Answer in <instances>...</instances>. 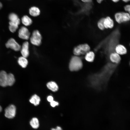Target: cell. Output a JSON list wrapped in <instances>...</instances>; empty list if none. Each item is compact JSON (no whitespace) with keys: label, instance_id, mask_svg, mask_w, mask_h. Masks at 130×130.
I'll list each match as a JSON object with an SVG mask.
<instances>
[{"label":"cell","instance_id":"obj_11","mask_svg":"<svg viewBox=\"0 0 130 130\" xmlns=\"http://www.w3.org/2000/svg\"><path fill=\"white\" fill-rule=\"evenodd\" d=\"M109 58L111 62L116 64H119L121 59L119 55L115 52L110 53Z\"/></svg>","mask_w":130,"mask_h":130},{"label":"cell","instance_id":"obj_22","mask_svg":"<svg viewBox=\"0 0 130 130\" xmlns=\"http://www.w3.org/2000/svg\"><path fill=\"white\" fill-rule=\"evenodd\" d=\"M15 82V79L13 75L11 73L8 74L7 86H12Z\"/></svg>","mask_w":130,"mask_h":130},{"label":"cell","instance_id":"obj_26","mask_svg":"<svg viewBox=\"0 0 130 130\" xmlns=\"http://www.w3.org/2000/svg\"><path fill=\"white\" fill-rule=\"evenodd\" d=\"M124 9L125 10L128 12L130 15V5L125 6L124 7Z\"/></svg>","mask_w":130,"mask_h":130},{"label":"cell","instance_id":"obj_4","mask_svg":"<svg viewBox=\"0 0 130 130\" xmlns=\"http://www.w3.org/2000/svg\"><path fill=\"white\" fill-rule=\"evenodd\" d=\"M114 17L116 21L119 24L127 22L130 20V15L128 13L117 12L115 14Z\"/></svg>","mask_w":130,"mask_h":130},{"label":"cell","instance_id":"obj_34","mask_svg":"<svg viewBox=\"0 0 130 130\" xmlns=\"http://www.w3.org/2000/svg\"><path fill=\"white\" fill-rule=\"evenodd\" d=\"M129 64H130V62Z\"/></svg>","mask_w":130,"mask_h":130},{"label":"cell","instance_id":"obj_28","mask_svg":"<svg viewBox=\"0 0 130 130\" xmlns=\"http://www.w3.org/2000/svg\"><path fill=\"white\" fill-rule=\"evenodd\" d=\"M51 130H63L61 127L57 126L55 128H52Z\"/></svg>","mask_w":130,"mask_h":130},{"label":"cell","instance_id":"obj_12","mask_svg":"<svg viewBox=\"0 0 130 130\" xmlns=\"http://www.w3.org/2000/svg\"><path fill=\"white\" fill-rule=\"evenodd\" d=\"M104 24L105 28H111L114 26V22L113 19L109 16L104 17Z\"/></svg>","mask_w":130,"mask_h":130},{"label":"cell","instance_id":"obj_32","mask_svg":"<svg viewBox=\"0 0 130 130\" xmlns=\"http://www.w3.org/2000/svg\"><path fill=\"white\" fill-rule=\"evenodd\" d=\"M123 1L125 2H127L130 1V0H122Z\"/></svg>","mask_w":130,"mask_h":130},{"label":"cell","instance_id":"obj_33","mask_svg":"<svg viewBox=\"0 0 130 130\" xmlns=\"http://www.w3.org/2000/svg\"><path fill=\"white\" fill-rule=\"evenodd\" d=\"M2 5L1 3L0 2V9L2 7Z\"/></svg>","mask_w":130,"mask_h":130},{"label":"cell","instance_id":"obj_24","mask_svg":"<svg viewBox=\"0 0 130 130\" xmlns=\"http://www.w3.org/2000/svg\"><path fill=\"white\" fill-rule=\"evenodd\" d=\"M104 17H102L98 20L97 22L98 27L101 30H103L105 28L104 24Z\"/></svg>","mask_w":130,"mask_h":130},{"label":"cell","instance_id":"obj_18","mask_svg":"<svg viewBox=\"0 0 130 130\" xmlns=\"http://www.w3.org/2000/svg\"><path fill=\"white\" fill-rule=\"evenodd\" d=\"M21 21L22 24L26 26L30 25L32 23V19L27 15L24 16L22 18Z\"/></svg>","mask_w":130,"mask_h":130},{"label":"cell","instance_id":"obj_16","mask_svg":"<svg viewBox=\"0 0 130 130\" xmlns=\"http://www.w3.org/2000/svg\"><path fill=\"white\" fill-rule=\"evenodd\" d=\"M29 123L31 127L34 129H37L39 127V120L36 117L32 118L30 120Z\"/></svg>","mask_w":130,"mask_h":130},{"label":"cell","instance_id":"obj_20","mask_svg":"<svg viewBox=\"0 0 130 130\" xmlns=\"http://www.w3.org/2000/svg\"><path fill=\"white\" fill-rule=\"evenodd\" d=\"M40 99L39 97L36 94L33 95L29 100L31 103L37 106L39 104Z\"/></svg>","mask_w":130,"mask_h":130},{"label":"cell","instance_id":"obj_10","mask_svg":"<svg viewBox=\"0 0 130 130\" xmlns=\"http://www.w3.org/2000/svg\"><path fill=\"white\" fill-rule=\"evenodd\" d=\"M21 49V52L22 56L26 58L29 54L28 42L27 41L24 42Z\"/></svg>","mask_w":130,"mask_h":130},{"label":"cell","instance_id":"obj_9","mask_svg":"<svg viewBox=\"0 0 130 130\" xmlns=\"http://www.w3.org/2000/svg\"><path fill=\"white\" fill-rule=\"evenodd\" d=\"M8 74L4 71L0 72V86L5 87L7 86Z\"/></svg>","mask_w":130,"mask_h":130},{"label":"cell","instance_id":"obj_6","mask_svg":"<svg viewBox=\"0 0 130 130\" xmlns=\"http://www.w3.org/2000/svg\"><path fill=\"white\" fill-rule=\"evenodd\" d=\"M16 110L15 106L13 104H11L5 109V116L8 118H12L15 116Z\"/></svg>","mask_w":130,"mask_h":130},{"label":"cell","instance_id":"obj_3","mask_svg":"<svg viewBox=\"0 0 130 130\" xmlns=\"http://www.w3.org/2000/svg\"><path fill=\"white\" fill-rule=\"evenodd\" d=\"M90 48L87 44L79 45L75 47L73 50V53L76 56L86 54L90 51Z\"/></svg>","mask_w":130,"mask_h":130},{"label":"cell","instance_id":"obj_29","mask_svg":"<svg viewBox=\"0 0 130 130\" xmlns=\"http://www.w3.org/2000/svg\"><path fill=\"white\" fill-rule=\"evenodd\" d=\"M81 1L84 3H90L92 2L93 0H80Z\"/></svg>","mask_w":130,"mask_h":130},{"label":"cell","instance_id":"obj_7","mask_svg":"<svg viewBox=\"0 0 130 130\" xmlns=\"http://www.w3.org/2000/svg\"><path fill=\"white\" fill-rule=\"evenodd\" d=\"M6 47L10 48L15 51H18L21 48V46L13 38L9 39L6 44Z\"/></svg>","mask_w":130,"mask_h":130},{"label":"cell","instance_id":"obj_27","mask_svg":"<svg viewBox=\"0 0 130 130\" xmlns=\"http://www.w3.org/2000/svg\"><path fill=\"white\" fill-rule=\"evenodd\" d=\"M47 99L48 101L50 102L53 100V97L51 96H48L47 97Z\"/></svg>","mask_w":130,"mask_h":130},{"label":"cell","instance_id":"obj_5","mask_svg":"<svg viewBox=\"0 0 130 130\" xmlns=\"http://www.w3.org/2000/svg\"><path fill=\"white\" fill-rule=\"evenodd\" d=\"M41 36L39 31L35 30L32 32L30 38V40L32 44L39 46L41 43Z\"/></svg>","mask_w":130,"mask_h":130},{"label":"cell","instance_id":"obj_15","mask_svg":"<svg viewBox=\"0 0 130 130\" xmlns=\"http://www.w3.org/2000/svg\"><path fill=\"white\" fill-rule=\"evenodd\" d=\"M9 18L10 21L12 22L15 23L19 25L20 23V20L18 16L15 14L12 13L9 16Z\"/></svg>","mask_w":130,"mask_h":130},{"label":"cell","instance_id":"obj_31","mask_svg":"<svg viewBox=\"0 0 130 130\" xmlns=\"http://www.w3.org/2000/svg\"><path fill=\"white\" fill-rule=\"evenodd\" d=\"M113 2H117L119 1L120 0H111Z\"/></svg>","mask_w":130,"mask_h":130},{"label":"cell","instance_id":"obj_30","mask_svg":"<svg viewBox=\"0 0 130 130\" xmlns=\"http://www.w3.org/2000/svg\"><path fill=\"white\" fill-rule=\"evenodd\" d=\"M104 0H96L98 4H101Z\"/></svg>","mask_w":130,"mask_h":130},{"label":"cell","instance_id":"obj_25","mask_svg":"<svg viewBox=\"0 0 130 130\" xmlns=\"http://www.w3.org/2000/svg\"><path fill=\"white\" fill-rule=\"evenodd\" d=\"M58 104H59L58 102L54 100L50 102L51 105L53 107H54L56 105H58Z\"/></svg>","mask_w":130,"mask_h":130},{"label":"cell","instance_id":"obj_13","mask_svg":"<svg viewBox=\"0 0 130 130\" xmlns=\"http://www.w3.org/2000/svg\"><path fill=\"white\" fill-rule=\"evenodd\" d=\"M115 52L119 55H123L126 54L127 52V50L125 47L124 45L118 44L115 48Z\"/></svg>","mask_w":130,"mask_h":130},{"label":"cell","instance_id":"obj_1","mask_svg":"<svg viewBox=\"0 0 130 130\" xmlns=\"http://www.w3.org/2000/svg\"><path fill=\"white\" fill-rule=\"evenodd\" d=\"M120 35L119 30L116 29L101 42L104 44V51L108 58L110 53L115 52V47L118 43Z\"/></svg>","mask_w":130,"mask_h":130},{"label":"cell","instance_id":"obj_2","mask_svg":"<svg viewBox=\"0 0 130 130\" xmlns=\"http://www.w3.org/2000/svg\"><path fill=\"white\" fill-rule=\"evenodd\" d=\"M83 66V63L80 58L76 56L72 57L69 65V68L71 71H78L81 69Z\"/></svg>","mask_w":130,"mask_h":130},{"label":"cell","instance_id":"obj_17","mask_svg":"<svg viewBox=\"0 0 130 130\" xmlns=\"http://www.w3.org/2000/svg\"><path fill=\"white\" fill-rule=\"evenodd\" d=\"M46 85L49 89L53 91H56L58 90V86L54 82H50L47 84Z\"/></svg>","mask_w":130,"mask_h":130},{"label":"cell","instance_id":"obj_35","mask_svg":"<svg viewBox=\"0 0 130 130\" xmlns=\"http://www.w3.org/2000/svg\"></svg>","mask_w":130,"mask_h":130},{"label":"cell","instance_id":"obj_14","mask_svg":"<svg viewBox=\"0 0 130 130\" xmlns=\"http://www.w3.org/2000/svg\"><path fill=\"white\" fill-rule=\"evenodd\" d=\"M30 14L33 17H36L39 16L40 13V11L38 7L33 6L31 7L29 9Z\"/></svg>","mask_w":130,"mask_h":130},{"label":"cell","instance_id":"obj_23","mask_svg":"<svg viewBox=\"0 0 130 130\" xmlns=\"http://www.w3.org/2000/svg\"><path fill=\"white\" fill-rule=\"evenodd\" d=\"M9 28L10 31L13 33L15 32L18 28L19 25L10 21L9 22Z\"/></svg>","mask_w":130,"mask_h":130},{"label":"cell","instance_id":"obj_19","mask_svg":"<svg viewBox=\"0 0 130 130\" xmlns=\"http://www.w3.org/2000/svg\"><path fill=\"white\" fill-rule=\"evenodd\" d=\"M18 62L19 64L23 68H26L28 64V61L26 58L22 56L19 58Z\"/></svg>","mask_w":130,"mask_h":130},{"label":"cell","instance_id":"obj_8","mask_svg":"<svg viewBox=\"0 0 130 130\" xmlns=\"http://www.w3.org/2000/svg\"><path fill=\"white\" fill-rule=\"evenodd\" d=\"M30 34L28 29L26 27L22 26L18 31V36L21 39L27 40L29 38Z\"/></svg>","mask_w":130,"mask_h":130},{"label":"cell","instance_id":"obj_21","mask_svg":"<svg viewBox=\"0 0 130 130\" xmlns=\"http://www.w3.org/2000/svg\"><path fill=\"white\" fill-rule=\"evenodd\" d=\"M94 57V52L92 51H89L85 54V58L87 61L91 62L93 61Z\"/></svg>","mask_w":130,"mask_h":130}]
</instances>
